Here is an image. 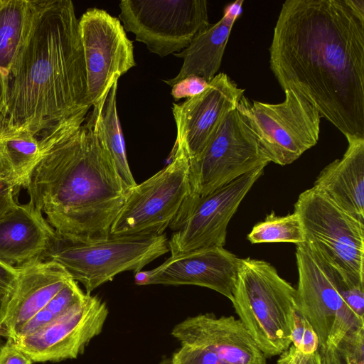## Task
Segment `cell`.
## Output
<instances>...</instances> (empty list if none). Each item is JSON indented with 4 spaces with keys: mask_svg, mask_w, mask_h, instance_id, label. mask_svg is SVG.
Wrapping results in <instances>:
<instances>
[{
    "mask_svg": "<svg viewBox=\"0 0 364 364\" xmlns=\"http://www.w3.org/2000/svg\"><path fill=\"white\" fill-rule=\"evenodd\" d=\"M277 364H322L318 351L305 355L297 350L292 345L279 355Z\"/></svg>",
    "mask_w": 364,
    "mask_h": 364,
    "instance_id": "obj_32",
    "label": "cell"
},
{
    "mask_svg": "<svg viewBox=\"0 0 364 364\" xmlns=\"http://www.w3.org/2000/svg\"><path fill=\"white\" fill-rule=\"evenodd\" d=\"M242 0H237L228 4L218 22L197 33L186 48L173 53L183 58V63L176 77L164 80L166 84L172 87L190 76L210 82L216 75L232 26L242 12Z\"/></svg>",
    "mask_w": 364,
    "mask_h": 364,
    "instance_id": "obj_22",
    "label": "cell"
},
{
    "mask_svg": "<svg viewBox=\"0 0 364 364\" xmlns=\"http://www.w3.org/2000/svg\"><path fill=\"white\" fill-rule=\"evenodd\" d=\"M292 346L299 352L310 355L318 351V338L310 323L299 313L294 314V324L291 333Z\"/></svg>",
    "mask_w": 364,
    "mask_h": 364,
    "instance_id": "obj_28",
    "label": "cell"
},
{
    "mask_svg": "<svg viewBox=\"0 0 364 364\" xmlns=\"http://www.w3.org/2000/svg\"><path fill=\"white\" fill-rule=\"evenodd\" d=\"M346 4L353 14L364 23V1L363 0H345Z\"/></svg>",
    "mask_w": 364,
    "mask_h": 364,
    "instance_id": "obj_35",
    "label": "cell"
},
{
    "mask_svg": "<svg viewBox=\"0 0 364 364\" xmlns=\"http://www.w3.org/2000/svg\"><path fill=\"white\" fill-rule=\"evenodd\" d=\"M32 0H0V139L7 136L9 108Z\"/></svg>",
    "mask_w": 364,
    "mask_h": 364,
    "instance_id": "obj_21",
    "label": "cell"
},
{
    "mask_svg": "<svg viewBox=\"0 0 364 364\" xmlns=\"http://www.w3.org/2000/svg\"><path fill=\"white\" fill-rule=\"evenodd\" d=\"M168 242L165 233L80 240L55 232L42 260L61 265L73 280L84 286L87 294H90L119 273L141 271L169 252Z\"/></svg>",
    "mask_w": 364,
    "mask_h": 364,
    "instance_id": "obj_5",
    "label": "cell"
},
{
    "mask_svg": "<svg viewBox=\"0 0 364 364\" xmlns=\"http://www.w3.org/2000/svg\"><path fill=\"white\" fill-rule=\"evenodd\" d=\"M18 268L0 262V297L8 299L16 284Z\"/></svg>",
    "mask_w": 364,
    "mask_h": 364,
    "instance_id": "obj_33",
    "label": "cell"
},
{
    "mask_svg": "<svg viewBox=\"0 0 364 364\" xmlns=\"http://www.w3.org/2000/svg\"><path fill=\"white\" fill-rule=\"evenodd\" d=\"M189 162L191 193L184 206L270 161L236 108L223 119L200 156Z\"/></svg>",
    "mask_w": 364,
    "mask_h": 364,
    "instance_id": "obj_10",
    "label": "cell"
},
{
    "mask_svg": "<svg viewBox=\"0 0 364 364\" xmlns=\"http://www.w3.org/2000/svg\"><path fill=\"white\" fill-rule=\"evenodd\" d=\"M171 333L181 345L206 348L227 364H267V358L250 333L232 316L190 317L176 325Z\"/></svg>",
    "mask_w": 364,
    "mask_h": 364,
    "instance_id": "obj_17",
    "label": "cell"
},
{
    "mask_svg": "<svg viewBox=\"0 0 364 364\" xmlns=\"http://www.w3.org/2000/svg\"><path fill=\"white\" fill-rule=\"evenodd\" d=\"M169 364H227L213 352L198 346L181 345Z\"/></svg>",
    "mask_w": 364,
    "mask_h": 364,
    "instance_id": "obj_29",
    "label": "cell"
},
{
    "mask_svg": "<svg viewBox=\"0 0 364 364\" xmlns=\"http://www.w3.org/2000/svg\"><path fill=\"white\" fill-rule=\"evenodd\" d=\"M269 66L282 89L303 96L345 136H364V23L345 0H287Z\"/></svg>",
    "mask_w": 364,
    "mask_h": 364,
    "instance_id": "obj_1",
    "label": "cell"
},
{
    "mask_svg": "<svg viewBox=\"0 0 364 364\" xmlns=\"http://www.w3.org/2000/svg\"><path fill=\"white\" fill-rule=\"evenodd\" d=\"M169 159L163 169L129 188L110 235H161L175 222L191 193L183 144L175 143Z\"/></svg>",
    "mask_w": 364,
    "mask_h": 364,
    "instance_id": "obj_7",
    "label": "cell"
},
{
    "mask_svg": "<svg viewBox=\"0 0 364 364\" xmlns=\"http://www.w3.org/2000/svg\"><path fill=\"white\" fill-rule=\"evenodd\" d=\"M364 327L345 336L335 346L318 348L322 364H364Z\"/></svg>",
    "mask_w": 364,
    "mask_h": 364,
    "instance_id": "obj_27",
    "label": "cell"
},
{
    "mask_svg": "<svg viewBox=\"0 0 364 364\" xmlns=\"http://www.w3.org/2000/svg\"><path fill=\"white\" fill-rule=\"evenodd\" d=\"M86 77L87 100L92 107L114 81L136 65L134 46L119 20L106 11L87 9L79 19Z\"/></svg>",
    "mask_w": 364,
    "mask_h": 364,
    "instance_id": "obj_13",
    "label": "cell"
},
{
    "mask_svg": "<svg viewBox=\"0 0 364 364\" xmlns=\"http://www.w3.org/2000/svg\"><path fill=\"white\" fill-rule=\"evenodd\" d=\"M119 6L124 30L161 58L186 48L210 25L205 0H122Z\"/></svg>",
    "mask_w": 364,
    "mask_h": 364,
    "instance_id": "obj_11",
    "label": "cell"
},
{
    "mask_svg": "<svg viewBox=\"0 0 364 364\" xmlns=\"http://www.w3.org/2000/svg\"><path fill=\"white\" fill-rule=\"evenodd\" d=\"M33 362L24 352L9 339L0 347V364H32Z\"/></svg>",
    "mask_w": 364,
    "mask_h": 364,
    "instance_id": "obj_31",
    "label": "cell"
},
{
    "mask_svg": "<svg viewBox=\"0 0 364 364\" xmlns=\"http://www.w3.org/2000/svg\"><path fill=\"white\" fill-rule=\"evenodd\" d=\"M40 156L37 136L20 134L0 139V171L18 190L27 186Z\"/></svg>",
    "mask_w": 364,
    "mask_h": 364,
    "instance_id": "obj_23",
    "label": "cell"
},
{
    "mask_svg": "<svg viewBox=\"0 0 364 364\" xmlns=\"http://www.w3.org/2000/svg\"><path fill=\"white\" fill-rule=\"evenodd\" d=\"M247 239L252 244L289 242L299 245L305 242L302 225L295 212L285 216L272 212L253 227Z\"/></svg>",
    "mask_w": 364,
    "mask_h": 364,
    "instance_id": "obj_25",
    "label": "cell"
},
{
    "mask_svg": "<svg viewBox=\"0 0 364 364\" xmlns=\"http://www.w3.org/2000/svg\"><path fill=\"white\" fill-rule=\"evenodd\" d=\"M346 138L348 147L342 158L323 168L313 187L364 223V136Z\"/></svg>",
    "mask_w": 364,
    "mask_h": 364,
    "instance_id": "obj_20",
    "label": "cell"
},
{
    "mask_svg": "<svg viewBox=\"0 0 364 364\" xmlns=\"http://www.w3.org/2000/svg\"><path fill=\"white\" fill-rule=\"evenodd\" d=\"M264 167L255 169L186 205L170 226L171 255L197 249L223 247L230 220Z\"/></svg>",
    "mask_w": 364,
    "mask_h": 364,
    "instance_id": "obj_12",
    "label": "cell"
},
{
    "mask_svg": "<svg viewBox=\"0 0 364 364\" xmlns=\"http://www.w3.org/2000/svg\"><path fill=\"white\" fill-rule=\"evenodd\" d=\"M283 102L272 104L240 99L237 109L243 116L270 162L293 163L319 139L321 116L303 96L286 90Z\"/></svg>",
    "mask_w": 364,
    "mask_h": 364,
    "instance_id": "obj_9",
    "label": "cell"
},
{
    "mask_svg": "<svg viewBox=\"0 0 364 364\" xmlns=\"http://www.w3.org/2000/svg\"><path fill=\"white\" fill-rule=\"evenodd\" d=\"M208 82L202 77L190 76L173 85L171 93L175 100L188 99L202 92Z\"/></svg>",
    "mask_w": 364,
    "mask_h": 364,
    "instance_id": "obj_30",
    "label": "cell"
},
{
    "mask_svg": "<svg viewBox=\"0 0 364 364\" xmlns=\"http://www.w3.org/2000/svg\"><path fill=\"white\" fill-rule=\"evenodd\" d=\"M231 301L267 358L280 355L291 346L296 289L269 262L241 259Z\"/></svg>",
    "mask_w": 364,
    "mask_h": 364,
    "instance_id": "obj_4",
    "label": "cell"
},
{
    "mask_svg": "<svg viewBox=\"0 0 364 364\" xmlns=\"http://www.w3.org/2000/svg\"><path fill=\"white\" fill-rule=\"evenodd\" d=\"M296 247V309L316 332L318 348L335 346L347 334L364 327V320L344 301L356 288H349L305 242Z\"/></svg>",
    "mask_w": 364,
    "mask_h": 364,
    "instance_id": "obj_8",
    "label": "cell"
},
{
    "mask_svg": "<svg viewBox=\"0 0 364 364\" xmlns=\"http://www.w3.org/2000/svg\"><path fill=\"white\" fill-rule=\"evenodd\" d=\"M107 316L106 303L97 296L87 294L82 302L52 323L10 341L33 363L75 358L101 333Z\"/></svg>",
    "mask_w": 364,
    "mask_h": 364,
    "instance_id": "obj_14",
    "label": "cell"
},
{
    "mask_svg": "<svg viewBox=\"0 0 364 364\" xmlns=\"http://www.w3.org/2000/svg\"><path fill=\"white\" fill-rule=\"evenodd\" d=\"M107 95L85 117L38 136L41 156L26 187L56 232L80 240L110 236L129 190L103 135L100 114Z\"/></svg>",
    "mask_w": 364,
    "mask_h": 364,
    "instance_id": "obj_2",
    "label": "cell"
},
{
    "mask_svg": "<svg viewBox=\"0 0 364 364\" xmlns=\"http://www.w3.org/2000/svg\"><path fill=\"white\" fill-rule=\"evenodd\" d=\"M87 92L73 3L32 0L15 73L6 137L20 134L38 137L60 124L85 117L91 107Z\"/></svg>",
    "mask_w": 364,
    "mask_h": 364,
    "instance_id": "obj_3",
    "label": "cell"
},
{
    "mask_svg": "<svg viewBox=\"0 0 364 364\" xmlns=\"http://www.w3.org/2000/svg\"><path fill=\"white\" fill-rule=\"evenodd\" d=\"M241 259L223 247L197 249L171 255L151 270L135 272L138 285H196L232 299Z\"/></svg>",
    "mask_w": 364,
    "mask_h": 364,
    "instance_id": "obj_15",
    "label": "cell"
},
{
    "mask_svg": "<svg viewBox=\"0 0 364 364\" xmlns=\"http://www.w3.org/2000/svg\"><path fill=\"white\" fill-rule=\"evenodd\" d=\"M245 90L220 73L200 94L173 105L176 143L185 146L189 160L197 159L226 115L235 109Z\"/></svg>",
    "mask_w": 364,
    "mask_h": 364,
    "instance_id": "obj_16",
    "label": "cell"
},
{
    "mask_svg": "<svg viewBox=\"0 0 364 364\" xmlns=\"http://www.w3.org/2000/svg\"><path fill=\"white\" fill-rule=\"evenodd\" d=\"M78 283L70 279L60 291L18 331L16 340L31 334L66 314L86 297ZM10 340V339H9Z\"/></svg>",
    "mask_w": 364,
    "mask_h": 364,
    "instance_id": "obj_26",
    "label": "cell"
},
{
    "mask_svg": "<svg viewBox=\"0 0 364 364\" xmlns=\"http://www.w3.org/2000/svg\"><path fill=\"white\" fill-rule=\"evenodd\" d=\"M55 232L31 200L16 203L0 217V262L17 268L42 260Z\"/></svg>",
    "mask_w": 364,
    "mask_h": 364,
    "instance_id": "obj_19",
    "label": "cell"
},
{
    "mask_svg": "<svg viewBox=\"0 0 364 364\" xmlns=\"http://www.w3.org/2000/svg\"><path fill=\"white\" fill-rule=\"evenodd\" d=\"M7 299H4L0 297V331L1 328V326L5 317V312H6V305ZM1 337V336H0ZM3 344L1 343L0 340V347Z\"/></svg>",
    "mask_w": 364,
    "mask_h": 364,
    "instance_id": "obj_36",
    "label": "cell"
},
{
    "mask_svg": "<svg viewBox=\"0 0 364 364\" xmlns=\"http://www.w3.org/2000/svg\"><path fill=\"white\" fill-rule=\"evenodd\" d=\"M17 190L0 171V217L17 203L15 200Z\"/></svg>",
    "mask_w": 364,
    "mask_h": 364,
    "instance_id": "obj_34",
    "label": "cell"
},
{
    "mask_svg": "<svg viewBox=\"0 0 364 364\" xmlns=\"http://www.w3.org/2000/svg\"><path fill=\"white\" fill-rule=\"evenodd\" d=\"M17 268L18 277L7 299L0 331V336L10 340L72 279L53 261L33 260Z\"/></svg>",
    "mask_w": 364,
    "mask_h": 364,
    "instance_id": "obj_18",
    "label": "cell"
},
{
    "mask_svg": "<svg viewBox=\"0 0 364 364\" xmlns=\"http://www.w3.org/2000/svg\"><path fill=\"white\" fill-rule=\"evenodd\" d=\"M118 80L109 89L101 110V122L106 145L116 169L125 185L131 188L136 186L127 158L125 144L117 109Z\"/></svg>",
    "mask_w": 364,
    "mask_h": 364,
    "instance_id": "obj_24",
    "label": "cell"
},
{
    "mask_svg": "<svg viewBox=\"0 0 364 364\" xmlns=\"http://www.w3.org/2000/svg\"><path fill=\"white\" fill-rule=\"evenodd\" d=\"M305 243L331 267L349 288H364V223L314 187L294 204Z\"/></svg>",
    "mask_w": 364,
    "mask_h": 364,
    "instance_id": "obj_6",
    "label": "cell"
}]
</instances>
